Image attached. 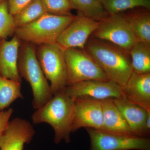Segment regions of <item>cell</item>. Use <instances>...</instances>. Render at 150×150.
Returning <instances> with one entry per match:
<instances>
[{"label": "cell", "instance_id": "obj_23", "mask_svg": "<svg viewBox=\"0 0 150 150\" xmlns=\"http://www.w3.org/2000/svg\"><path fill=\"white\" fill-rule=\"evenodd\" d=\"M16 27L13 16L9 11L7 0L0 1V38L6 39L14 35Z\"/></svg>", "mask_w": 150, "mask_h": 150}, {"label": "cell", "instance_id": "obj_1", "mask_svg": "<svg viewBox=\"0 0 150 150\" xmlns=\"http://www.w3.org/2000/svg\"><path fill=\"white\" fill-rule=\"evenodd\" d=\"M85 50L93 58L109 80L122 87L133 72L129 51L109 41L91 35Z\"/></svg>", "mask_w": 150, "mask_h": 150}, {"label": "cell", "instance_id": "obj_20", "mask_svg": "<svg viewBox=\"0 0 150 150\" xmlns=\"http://www.w3.org/2000/svg\"><path fill=\"white\" fill-rule=\"evenodd\" d=\"M74 9L83 14L94 20L100 21L109 14L105 10L100 0H69Z\"/></svg>", "mask_w": 150, "mask_h": 150}, {"label": "cell", "instance_id": "obj_26", "mask_svg": "<svg viewBox=\"0 0 150 150\" xmlns=\"http://www.w3.org/2000/svg\"><path fill=\"white\" fill-rule=\"evenodd\" d=\"M9 11L13 15L15 14L31 0H7Z\"/></svg>", "mask_w": 150, "mask_h": 150}, {"label": "cell", "instance_id": "obj_6", "mask_svg": "<svg viewBox=\"0 0 150 150\" xmlns=\"http://www.w3.org/2000/svg\"><path fill=\"white\" fill-rule=\"evenodd\" d=\"M64 57L68 75L67 86L83 81L109 80L85 49L66 48Z\"/></svg>", "mask_w": 150, "mask_h": 150}, {"label": "cell", "instance_id": "obj_3", "mask_svg": "<svg viewBox=\"0 0 150 150\" xmlns=\"http://www.w3.org/2000/svg\"><path fill=\"white\" fill-rule=\"evenodd\" d=\"M18 69L20 76L30 84L35 109L42 107L53 97L48 83L36 56V46L21 41L19 49Z\"/></svg>", "mask_w": 150, "mask_h": 150}, {"label": "cell", "instance_id": "obj_13", "mask_svg": "<svg viewBox=\"0 0 150 150\" xmlns=\"http://www.w3.org/2000/svg\"><path fill=\"white\" fill-rule=\"evenodd\" d=\"M118 109L121 111L130 129L135 136L149 138L145 129L148 111L131 100L124 95L112 99Z\"/></svg>", "mask_w": 150, "mask_h": 150}, {"label": "cell", "instance_id": "obj_28", "mask_svg": "<svg viewBox=\"0 0 150 150\" xmlns=\"http://www.w3.org/2000/svg\"><path fill=\"white\" fill-rule=\"evenodd\" d=\"M3 1V0H0V1Z\"/></svg>", "mask_w": 150, "mask_h": 150}, {"label": "cell", "instance_id": "obj_7", "mask_svg": "<svg viewBox=\"0 0 150 150\" xmlns=\"http://www.w3.org/2000/svg\"><path fill=\"white\" fill-rule=\"evenodd\" d=\"M92 35L129 51L137 41L129 22L122 13L112 14L99 21Z\"/></svg>", "mask_w": 150, "mask_h": 150}, {"label": "cell", "instance_id": "obj_14", "mask_svg": "<svg viewBox=\"0 0 150 150\" xmlns=\"http://www.w3.org/2000/svg\"><path fill=\"white\" fill-rule=\"evenodd\" d=\"M21 40L14 35L11 40H0V77L21 83L18 69L19 49Z\"/></svg>", "mask_w": 150, "mask_h": 150}, {"label": "cell", "instance_id": "obj_24", "mask_svg": "<svg viewBox=\"0 0 150 150\" xmlns=\"http://www.w3.org/2000/svg\"><path fill=\"white\" fill-rule=\"evenodd\" d=\"M47 13L58 16L73 15V6L69 0H41Z\"/></svg>", "mask_w": 150, "mask_h": 150}, {"label": "cell", "instance_id": "obj_15", "mask_svg": "<svg viewBox=\"0 0 150 150\" xmlns=\"http://www.w3.org/2000/svg\"><path fill=\"white\" fill-rule=\"evenodd\" d=\"M122 89L123 94L128 99L150 111V73L132 72Z\"/></svg>", "mask_w": 150, "mask_h": 150}, {"label": "cell", "instance_id": "obj_19", "mask_svg": "<svg viewBox=\"0 0 150 150\" xmlns=\"http://www.w3.org/2000/svg\"><path fill=\"white\" fill-rule=\"evenodd\" d=\"M47 13L41 0H31L13 15L16 28L35 21Z\"/></svg>", "mask_w": 150, "mask_h": 150}, {"label": "cell", "instance_id": "obj_10", "mask_svg": "<svg viewBox=\"0 0 150 150\" xmlns=\"http://www.w3.org/2000/svg\"><path fill=\"white\" fill-rule=\"evenodd\" d=\"M99 21L85 16L77 11L76 15L57 39L56 43L64 49H84L88 38L98 26Z\"/></svg>", "mask_w": 150, "mask_h": 150}, {"label": "cell", "instance_id": "obj_27", "mask_svg": "<svg viewBox=\"0 0 150 150\" xmlns=\"http://www.w3.org/2000/svg\"><path fill=\"white\" fill-rule=\"evenodd\" d=\"M1 38H0V40H1Z\"/></svg>", "mask_w": 150, "mask_h": 150}, {"label": "cell", "instance_id": "obj_21", "mask_svg": "<svg viewBox=\"0 0 150 150\" xmlns=\"http://www.w3.org/2000/svg\"><path fill=\"white\" fill-rule=\"evenodd\" d=\"M19 98H23L20 83L0 77V111Z\"/></svg>", "mask_w": 150, "mask_h": 150}, {"label": "cell", "instance_id": "obj_8", "mask_svg": "<svg viewBox=\"0 0 150 150\" xmlns=\"http://www.w3.org/2000/svg\"><path fill=\"white\" fill-rule=\"evenodd\" d=\"M90 140V150H150L149 138L124 136L86 128Z\"/></svg>", "mask_w": 150, "mask_h": 150}, {"label": "cell", "instance_id": "obj_25", "mask_svg": "<svg viewBox=\"0 0 150 150\" xmlns=\"http://www.w3.org/2000/svg\"><path fill=\"white\" fill-rule=\"evenodd\" d=\"M13 112V109L12 108L0 111V135L7 128L10 118Z\"/></svg>", "mask_w": 150, "mask_h": 150}, {"label": "cell", "instance_id": "obj_16", "mask_svg": "<svg viewBox=\"0 0 150 150\" xmlns=\"http://www.w3.org/2000/svg\"><path fill=\"white\" fill-rule=\"evenodd\" d=\"M101 101L104 123L103 131L118 135L135 136L113 100L105 99Z\"/></svg>", "mask_w": 150, "mask_h": 150}, {"label": "cell", "instance_id": "obj_9", "mask_svg": "<svg viewBox=\"0 0 150 150\" xmlns=\"http://www.w3.org/2000/svg\"><path fill=\"white\" fill-rule=\"evenodd\" d=\"M64 91L74 100L87 98L100 101L117 98L123 94L122 87L110 80L83 81L67 86Z\"/></svg>", "mask_w": 150, "mask_h": 150}, {"label": "cell", "instance_id": "obj_22", "mask_svg": "<svg viewBox=\"0 0 150 150\" xmlns=\"http://www.w3.org/2000/svg\"><path fill=\"white\" fill-rule=\"evenodd\" d=\"M108 14H117L138 8L150 9V0H100Z\"/></svg>", "mask_w": 150, "mask_h": 150}, {"label": "cell", "instance_id": "obj_4", "mask_svg": "<svg viewBox=\"0 0 150 150\" xmlns=\"http://www.w3.org/2000/svg\"><path fill=\"white\" fill-rule=\"evenodd\" d=\"M75 17L73 14L58 16L46 13L35 21L16 28L14 35L21 41L36 46L55 43Z\"/></svg>", "mask_w": 150, "mask_h": 150}, {"label": "cell", "instance_id": "obj_12", "mask_svg": "<svg viewBox=\"0 0 150 150\" xmlns=\"http://www.w3.org/2000/svg\"><path fill=\"white\" fill-rule=\"evenodd\" d=\"M34 134L35 131L29 122L14 118L0 135V150H23L25 144L31 142Z\"/></svg>", "mask_w": 150, "mask_h": 150}, {"label": "cell", "instance_id": "obj_11", "mask_svg": "<svg viewBox=\"0 0 150 150\" xmlns=\"http://www.w3.org/2000/svg\"><path fill=\"white\" fill-rule=\"evenodd\" d=\"M74 104L71 132L82 128L104 130L103 111L100 100L78 98L74 99Z\"/></svg>", "mask_w": 150, "mask_h": 150}, {"label": "cell", "instance_id": "obj_18", "mask_svg": "<svg viewBox=\"0 0 150 150\" xmlns=\"http://www.w3.org/2000/svg\"><path fill=\"white\" fill-rule=\"evenodd\" d=\"M129 52L133 72L139 74L150 73V43L137 41Z\"/></svg>", "mask_w": 150, "mask_h": 150}, {"label": "cell", "instance_id": "obj_17", "mask_svg": "<svg viewBox=\"0 0 150 150\" xmlns=\"http://www.w3.org/2000/svg\"><path fill=\"white\" fill-rule=\"evenodd\" d=\"M129 22L137 41L150 43V11L138 8L122 13Z\"/></svg>", "mask_w": 150, "mask_h": 150}, {"label": "cell", "instance_id": "obj_2", "mask_svg": "<svg viewBox=\"0 0 150 150\" xmlns=\"http://www.w3.org/2000/svg\"><path fill=\"white\" fill-rule=\"evenodd\" d=\"M74 108V100L64 91L61 92L54 95L47 103L37 109L33 114V122L35 124H50L54 130L56 144L63 140L69 143Z\"/></svg>", "mask_w": 150, "mask_h": 150}, {"label": "cell", "instance_id": "obj_5", "mask_svg": "<svg viewBox=\"0 0 150 150\" xmlns=\"http://www.w3.org/2000/svg\"><path fill=\"white\" fill-rule=\"evenodd\" d=\"M36 56L54 96L64 91L68 84L64 49L58 43H46L36 47Z\"/></svg>", "mask_w": 150, "mask_h": 150}]
</instances>
